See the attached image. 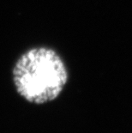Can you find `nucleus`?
<instances>
[{"instance_id":"f257e3e1","label":"nucleus","mask_w":132,"mask_h":133,"mask_svg":"<svg viewBox=\"0 0 132 133\" xmlns=\"http://www.w3.org/2000/svg\"><path fill=\"white\" fill-rule=\"evenodd\" d=\"M13 83L19 95L30 103L41 105L57 99L69 79L59 54L49 47H33L14 66Z\"/></svg>"}]
</instances>
